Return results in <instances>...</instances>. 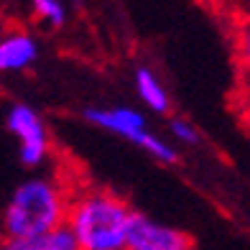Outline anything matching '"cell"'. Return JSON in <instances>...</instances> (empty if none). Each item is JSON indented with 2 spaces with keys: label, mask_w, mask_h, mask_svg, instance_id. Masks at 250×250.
<instances>
[{
  "label": "cell",
  "mask_w": 250,
  "mask_h": 250,
  "mask_svg": "<svg viewBox=\"0 0 250 250\" xmlns=\"http://www.w3.org/2000/svg\"><path fill=\"white\" fill-rule=\"evenodd\" d=\"M39 59V41L28 31H5L0 36V74L23 72Z\"/></svg>",
  "instance_id": "obj_6"
},
{
  "label": "cell",
  "mask_w": 250,
  "mask_h": 250,
  "mask_svg": "<svg viewBox=\"0 0 250 250\" xmlns=\"http://www.w3.org/2000/svg\"><path fill=\"white\" fill-rule=\"evenodd\" d=\"M235 89L237 102L250 110V16L235 28Z\"/></svg>",
  "instance_id": "obj_7"
},
{
  "label": "cell",
  "mask_w": 250,
  "mask_h": 250,
  "mask_svg": "<svg viewBox=\"0 0 250 250\" xmlns=\"http://www.w3.org/2000/svg\"><path fill=\"white\" fill-rule=\"evenodd\" d=\"M135 89H138V97L143 100V105L164 115V112L171 110V97H168V89L164 87V82L153 74V69L148 66H141L135 72Z\"/></svg>",
  "instance_id": "obj_9"
},
{
  "label": "cell",
  "mask_w": 250,
  "mask_h": 250,
  "mask_svg": "<svg viewBox=\"0 0 250 250\" xmlns=\"http://www.w3.org/2000/svg\"><path fill=\"white\" fill-rule=\"evenodd\" d=\"M168 130H171V135L176 141L187 143V146H197L199 143V130L194 123H189L184 118H174L171 123H168Z\"/></svg>",
  "instance_id": "obj_11"
},
{
  "label": "cell",
  "mask_w": 250,
  "mask_h": 250,
  "mask_svg": "<svg viewBox=\"0 0 250 250\" xmlns=\"http://www.w3.org/2000/svg\"><path fill=\"white\" fill-rule=\"evenodd\" d=\"M72 191L74 189L59 176H31L21 181L5 204L0 237H28L62 227Z\"/></svg>",
  "instance_id": "obj_2"
},
{
  "label": "cell",
  "mask_w": 250,
  "mask_h": 250,
  "mask_svg": "<svg viewBox=\"0 0 250 250\" xmlns=\"http://www.w3.org/2000/svg\"><path fill=\"white\" fill-rule=\"evenodd\" d=\"M5 125L13 133V138L18 141V158L21 164L28 168H39L49 161L51 156V135L46 123L41 120V115L26 102H16L10 105Z\"/></svg>",
  "instance_id": "obj_4"
},
{
  "label": "cell",
  "mask_w": 250,
  "mask_h": 250,
  "mask_svg": "<svg viewBox=\"0 0 250 250\" xmlns=\"http://www.w3.org/2000/svg\"><path fill=\"white\" fill-rule=\"evenodd\" d=\"M84 120L97 125L100 130H107L118 138H125L135 143L138 148L148 151L153 158L164 164H176L179 153L174 146H168L164 138H158L156 133H151L148 123L141 115L138 110L125 107V105H115V107H89L84 110Z\"/></svg>",
  "instance_id": "obj_3"
},
{
  "label": "cell",
  "mask_w": 250,
  "mask_h": 250,
  "mask_svg": "<svg viewBox=\"0 0 250 250\" xmlns=\"http://www.w3.org/2000/svg\"><path fill=\"white\" fill-rule=\"evenodd\" d=\"M28 3L33 8V13H36L46 26H54V28L64 26L66 10H64V5L59 3V0H28Z\"/></svg>",
  "instance_id": "obj_10"
},
{
  "label": "cell",
  "mask_w": 250,
  "mask_h": 250,
  "mask_svg": "<svg viewBox=\"0 0 250 250\" xmlns=\"http://www.w3.org/2000/svg\"><path fill=\"white\" fill-rule=\"evenodd\" d=\"M128 250H194V240L179 227L156 222L135 212L128 235Z\"/></svg>",
  "instance_id": "obj_5"
},
{
  "label": "cell",
  "mask_w": 250,
  "mask_h": 250,
  "mask_svg": "<svg viewBox=\"0 0 250 250\" xmlns=\"http://www.w3.org/2000/svg\"><path fill=\"white\" fill-rule=\"evenodd\" d=\"M135 209L120 194L100 187L72 191L66 227L79 250H128V235Z\"/></svg>",
  "instance_id": "obj_1"
},
{
  "label": "cell",
  "mask_w": 250,
  "mask_h": 250,
  "mask_svg": "<svg viewBox=\"0 0 250 250\" xmlns=\"http://www.w3.org/2000/svg\"><path fill=\"white\" fill-rule=\"evenodd\" d=\"M0 250H79L69 227L62 225L56 230L28 235V237H0Z\"/></svg>",
  "instance_id": "obj_8"
}]
</instances>
